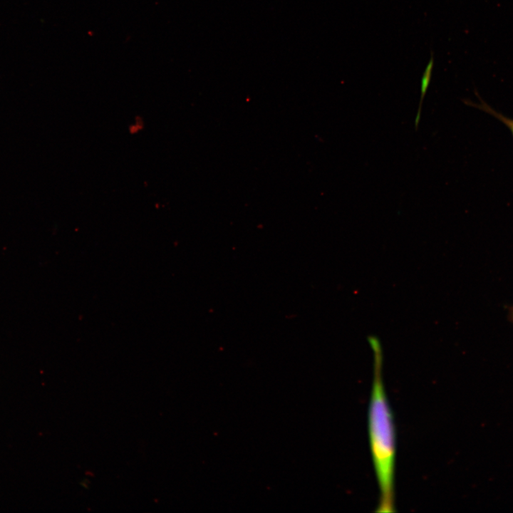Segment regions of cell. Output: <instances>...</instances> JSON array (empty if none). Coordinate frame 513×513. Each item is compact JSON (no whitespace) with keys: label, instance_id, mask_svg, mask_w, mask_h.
Wrapping results in <instances>:
<instances>
[{"label":"cell","instance_id":"1","mask_svg":"<svg viewBox=\"0 0 513 513\" xmlns=\"http://www.w3.org/2000/svg\"><path fill=\"white\" fill-rule=\"evenodd\" d=\"M373 355V376L368 411L370 453L379 490L378 512L395 507V431L383 380V353L380 341L368 338Z\"/></svg>","mask_w":513,"mask_h":513},{"label":"cell","instance_id":"4","mask_svg":"<svg viewBox=\"0 0 513 513\" xmlns=\"http://www.w3.org/2000/svg\"><path fill=\"white\" fill-rule=\"evenodd\" d=\"M509 316L513 320V307L509 309Z\"/></svg>","mask_w":513,"mask_h":513},{"label":"cell","instance_id":"3","mask_svg":"<svg viewBox=\"0 0 513 513\" xmlns=\"http://www.w3.org/2000/svg\"><path fill=\"white\" fill-rule=\"evenodd\" d=\"M467 104L472 105V106H475L476 108H478L484 112L487 113L488 114L494 116L495 118H497L498 120L502 122L505 126L511 132L512 136H513V119H511L503 114L496 111L492 108H491L489 105L481 100L480 103L475 104V103H466Z\"/></svg>","mask_w":513,"mask_h":513},{"label":"cell","instance_id":"2","mask_svg":"<svg viewBox=\"0 0 513 513\" xmlns=\"http://www.w3.org/2000/svg\"><path fill=\"white\" fill-rule=\"evenodd\" d=\"M433 66H434V53L431 51L430 61L425 67V71H424L422 78H421V84H420L421 95H420V102H419L418 110L416 117L415 119V127L416 130H418V127L419 122L420 120V113H421L423 99H424V97L426 94V92L428 90V88L430 83Z\"/></svg>","mask_w":513,"mask_h":513}]
</instances>
